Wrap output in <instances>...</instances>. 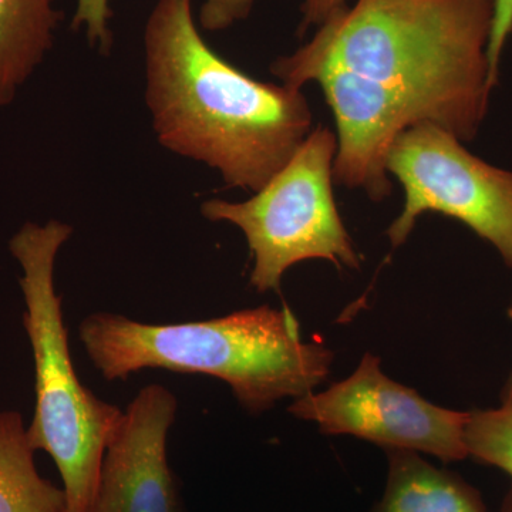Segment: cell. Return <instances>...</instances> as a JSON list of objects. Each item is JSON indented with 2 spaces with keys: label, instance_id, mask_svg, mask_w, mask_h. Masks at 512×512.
I'll return each instance as SVG.
<instances>
[{
  "label": "cell",
  "instance_id": "12",
  "mask_svg": "<svg viewBox=\"0 0 512 512\" xmlns=\"http://www.w3.org/2000/svg\"><path fill=\"white\" fill-rule=\"evenodd\" d=\"M464 443L468 457L512 478V373L504 384L500 407L468 412Z\"/></svg>",
  "mask_w": 512,
  "mask_h": 512
},
{
  "label": "cell",
  "instance_id": "15",
  "mask_svg": "<svg viewBox=\"0 0 512 512\" xmlns=\"http://www.w3.org/2000/svg\"><path fill=\"white\" fill-rule=\"evenodd\" d=\"M512 33V0H494L493 26L487 47L491 87L497 86L501 60Z\"/></svg>",
  "mask_w": 512,
  "mask_h": 512
},
{
  "label": "cell",
  "instance_id": "4",
  "mask_svg": "<svg viewBox=\"0 0 512 512\" xmlns=\"http://www.w3.org/2000/svg\"><path fill=\"white\" fill-rule=\"evenodd\" d=\"M72 234L64 222H28L10 239L9 249L22 269L23 325L35 359L36 406L29 441L55 461L66 512H92L104 453L123 410L83 386L73 366L55 285L56 258Z\"/></svg>",
  "mask_w": 512,
  "mask_h": 512
},
{
  "label": "cell",
  "instance_id": "13",
  "mask_svg": "<svg viewBox=\"0 0 512 512\" xmlns=\"http://www.w3.org/2000/svg\"><path fill=\"white\" fill-rule=\"evenodd\" d=\"M110 0H76L72 29L83 30L89 45L101 55H109L113 47Z\"/></svg>",
  "mask_w": 512,
  "mask_h": 512
},
{
  "label": "cell",
  "instance_id": "1",
  "mask_svg": "<svg viewBox=\"0 0 512 512\" xmlns=\"http://www.w3.org/2000/svg\"><path fill=\"white\" fill-rule=\"evenodd\" d=\"M493 10L494 0H355L278 57L271 73L302 89L319 70H345L466 143L480 131L493 92Z\"/></svg>",
  "mask_w": 512,
  "mask_h": 512
},
{
  "label": "cell",
  "instance_id": "6",
  "mask_svg": "<svg viewBox=\"0 0 512 512\" xmlns=\"http://www.w3.org/2000/svg\"><path fill=\"white\" fill-rule=\"evenodd\" d=\"M386 170L404 190L402 214L386 232L392 249L407 241L420 215L440 212L473 229L512 268V171L485 163L429 121L396 138Z\"/></svg>",
  "mask_w": 512,
  "mask_h": 512
},
{
  "label": "cell",
  "instance_id": "5",
  "mask_svg": "<svg viewBox=\"0 0 512 512\" xmlns=\"http://www.w3.org/2000/svg\"><path fill=\"white\" fill-rule=\"evenodd\" d=\"M336 153V134L316 128L249 200L202 202V217L244 232L254 258L249 285L256 291L279 292L285 272L309 259H326L338 269L360 268L359 252L333 195Z\"/></svg>",
  "mask_w": 512,
  "mask_h": 512
},
{
  "label": "cell",
  "instance_id": "7",
  "mask_svg": "<svg viewBox=\"0 0 512 512\" xmlns=\"http://www.w3.org/2000/svg\"><path fill=\"white\" fill-rule=\"evenodd\" d=\"M298 419L318 424L329 436L357 437L387 448L430 454L453 463L468 457V412L444 409L382 372L379 357L366 353L355 372L325 392L309 393L289 406Z\"/></svg>",
  "mask_w": 512,
  "mask_h": 512
},
{
  "label": "cell",
  "instance_id": "8",
  "mask_svg": "<svg viewBox=\"0 0 512 512\" xmlns=\"http://www.w3.org/2000/svg\"><path fill=\"white\" fill-rule=\"evenodd\" d=\"M177 399L150 384L131 400L107 444L92 512H181L167 439Z\"/></svg>",
  "mask_w": 512,
  "mask_h": 512
},
{
  "label": "cell",
  "instance_id": "17",
  "mask_svg": "<svg viewBox=\"0 0 512 512\" xmlns=\"http://www.w3.org/2000/svg\"><path fill=\"white\" fill-rule=\"evenodd\" d=\"M501 512H512V485L510 490H508V493L505 494Z\"/></svg>",
  "mask_w": 512,
  "mask_h": 512
},
{
  "label": "cell",
  "instance_id": "14",
  "mask_svg": "<svg viewBox=\"0 0 512 512\" xmlns=\"http://www.w3.org/2000/svg\"><path fill=\"white\" fill-rule=\"evenodd\" d=\"M256 0H204L198 13V26L205 32L217 33L245 22L254 10Z\"/></svg>",
  "mask_w": 512,
  "mask_h": 512
},
{
  "label": "cell",
  "instance_id": "9",
  "mask_svg": "<svg viewBox=\"0 0 512 512\" xmlns=\"http://www.w3.org/2000/svg\"><path fill=\"white\" fill-rule=\"evenodd\" d=\"M387 480L370 512H487L480 491L420 453L387 448Z\"/></svg>",
  "mask_w": 512,
  "mask_h": 512
},
{
  "label": "cell",
  "instance_id": "10",
  "mask_svg": "<svg viewBox=\"0 0 512 512\" xmlns=\"http://www.w3.org/2000/svg\"><path fill=\"white\" fill-rule=\"evenodd\" d=\"M56 0H0V107L9 106L55 43Z\"/></svg>",
  "mask_w": 512,
  "mask_h": 512
},
{
  "label": "cell",
  "instance_id": "3",
  "mask_svg": "<svg viewBox=\"0 0 512 512\" xmlns=\"http://www.w3.org/2000/svg\"><path fill=\"white\" fill-rule=\"evenodd\" d=\"M87 356L106 380L143 369L217 377L252 414L279 400L306 396L325 382L333 352L305 342L291 309L258 306L201 322L150 325L116 313L87 316L80 325Z\"/></svg>",
  "mask_w": 512,
  "mask_h": 512
},
{
  "label": "cell",
  "instance_id": "16",
  "mask_svg": "<svg viewBox=\"0 0 512 512\" xmlns=\"http://www.w3.org/2000/svg\"><path fill=\"white\" fill-rule=\"evenodd\" d=\"M348 5L349 0H302L298 35L302 37L309 30L319 28L330 16Z\"/></svg>",
  "mask_w": 512,
  "mask_h": 512
},
{
  "label": "cell",
  "instance_id": "11",
  "mask_svg": "<svg viewBox=\"0 0 512 512\" xmlns=\"http://www.w3.org/2000/svg\"><path fill=\"white\" fill-rule=\"evenodd\" d=\"M22 414L0 412V512H66V495L40 476Z\"/></svg>",
  "mask_w": 512,
  "mask_h": 512
},
{
  "label": "cell",
  "instance_id": "18",
  "mask_svg": "<svg viewBox=\"0 0 512 512\" xmlns=\"http://www.w3.org/2000/svg\"><path fill=\"white\" fill-rule=\"evenodd\" d=\"M508 315H510V318L512 319V305L510 306V311H508Z\"/></svg>",
  "mask_w": 512,
  "mask_h": 512
},
{
  "label": "cell",
  "instance_id": "2",
  "mask_svg": "<svg viewBox=\"0 0 512 512\" xmlns=\"http://www.w3.org/2000/svg\"><path fill=\"white\" fill-rule=\"evenodd\" d=\"M146 104L158 143L256 192L311 133L301 89L259 82L215 52L192 0H157L143 33Z\"/></svg>",
  "mask_w": 512,
  "mask_h": 512
}]
</instances>
